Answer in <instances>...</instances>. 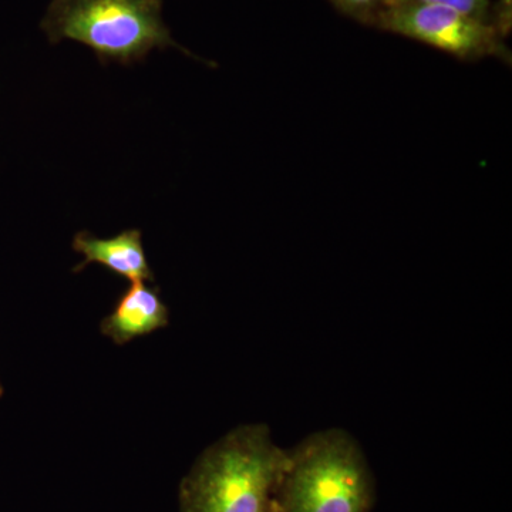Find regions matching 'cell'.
<instances>
[{"label":"cell","mask_w":512,"mask_h":512,"mask_svg":"<svg viewBox=\"0 0 512 512\" xmlns=\"http://www.w3.org/2000/svg\"><path fill=\"white\" fill-rule=\"evenodd\" d=\"M286 461L266 424L239 426L195 461L181 484V511L274 512Z\"/></svg>","instance_id":"6da1fadb"},{"label":"cell","mask_w":512,"mask_h":512,"mask_svg":"<svg viewBox=\"0 0 512 512\" xmlns=\"http://www.w3.org/2000/svg\"><path fill=\"white\" fill-rule=\"evenodd\" d=\"M376 478L349 431L320 430L288 450L274 512H370Z\"/></svg>","instance_id":"7a4b0ae2"},{"label":"cell","mask_w":512,"mask_h":512,"mask_svg":"<svg viewBox=\"0 0 512 512\" xmlns=\"http://www.w3.org/2000/svg\"><path fill=\"white\" fill-rule=\"evenodd\" d=\"M40 26L50 42L83 43L104 63L130 64L153 49L180 47L165 26L163 0H52Z\"/></svg>","instance_id":"3957f363"},{"label":"cell","mask_w":512,"mask_h":512,"mask_svg":"<svg viewBox=\"0 0 512 512\" xmlns=\"http://www.w3.org/2000/svg\"><path fill=\"white\" fill-rule=\"evenodd\" d=\"M377 28L409 37L458 59L504 55L500 26L436 3L390 0L377 16Z\"/></svg>","instance_id":"277c9868"},{"label":"cell","mask_w":512,"mask_h":512,"mask_svg":"<svg viewBox=\"0 0 512 512\" xmlns=\"http://www.w3.org/2000/svg\"><path fill=\"white\" fill-rule=\"evenodd\" d=\"M73 249L84 258L82 264L74 269L76 272L82 271L89 264H100L131 282L154 279L138 229L121 232L117 237L109 239L93 237L89 232H79L73 239Z\"/></svg>","instance_id":"5b68a950"},{"label":"cell","mask_w":512,"mask_h":512,"mask_svg":"<svg viewBox=\"0 0 512 512\" xmlns=\"http://www.w3.org/2000/svg\"><path fill=\"white\" fill-rule=\"evenodd\" d=\"M168 325V309L156 289L131 282L113 313L101 323V332L117 345L150 335Z\"/></svg>","instance_id":"8992f818"},{"label":"cell","mask_w":512,"mask_h":512,"mask_svg":"<svg viewBox=\"0 0 512 512\" xmlns=\"http://www.w3.org/2000/svg\"><path fill=\"white\" fill-rule=\"evenodd\" d=\"M409 2L436 3V5L447 6V8L474 16V18L493 22L504 32L507 29V20L510 22V19H507V12L511 13V0H409Z\"/></svg>","instance_id":"52a82bcc"},{"label":"cell","mask_w":512,"mask_h":512,"mask_svg":"<svg viewBox=\"0 0 512 512\" xmlns=\"http://www.w3.org/2000/svg\"><path fill=\"white\" fill-rule=\"evenodd\" d=\"M330 2L350 18L375 25L377 16L382 12L387 0H330Z\"/></svg>","instance_id":"ba28073f"},{"label":"cell","mask_w":512,"mask_h":512,"mask_svg":"<svg viewBox=\"0 0 512 512\" xmlns=\"http://www.w3.org/2000/svg\"><path fill=\"white\" fill-rule=\"evenodd\" d=\"M2 394H3V387H2V383H0V397H2Z\"/></svg>","instance_id":"9c48e42d"}]
</instances>
